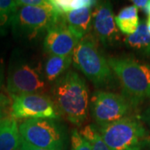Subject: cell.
Masks as SVG:
<instances>
[{
	"instance_id": "1",
	"label": "cell",
	"mask_w": 150,
	"mask_h": 150,
	"mask_svg": "<svg viewBox=\"0 0 150 150\" xmlns=\"http://www.w3.org/2000/svg\"><path fill=\"white\" fill-rule=\"evenodd\" d=\"M56 107L70 123L80 126L89 110V93L85 81L74 71H68L54 82L52 89Z\"/></svg>"
},
{
	"instance_id": "2",
	"label": "cell",
	"mask_w": 150,
	"mask_h": 150,
	"mask_svg": "<svg viewBox=\"0 0 150 150\" xmlns=\"http://www.w3.org/2000/svg\"><path fill=\"white\" fill-rule=\"evenodd\" d=\"M108 64L122 87L123 96L131 105L150 98V64L130 57H113Z\"/></svg>"
},
{
	"instance_id": "3",
	"label": "cell",
	"mask_w": 150,
	"mask_h": 150,
	"mask_svg": "<svg viewBox=\"0 0 150 150\" xmlns=\"http://www.w3.org/2000/svg\"><path fill=\"white\" fill-rule=\"evenodd\" d=\"M73 64L88 79L98 87L108 85L112 80V70L99 50L98 41L91 34L83 38L72 54Z\"/></svg>"
},
{
	"instance_id": "4",
	"label": "cell",
	"mask_w": 150,
	"mask_h": 150,
	"mask_svg": "<svg viewBox=\"0 0 150 150\" xmlns=\"http://www.w3.org/2000/svg\"><path fill=\"white\" fill-rule=\"evenodd\" d=\"M59 13L50 0L43 6H18L11 25L17 37L33 40L39 37L59 20Z\"/></svg>"
},
{
	"instance_id": "5",
	"label": "cell",
	"mask_w": 150,
	"mask_h": 150,
	"mask_svg": "<svg viewBox=\"0 0 150 150\" xmlns=\"http://www.w3.org/2000/svg\"><path fill=\"white\" fill-rule=\"evenodd\" d=\"M98 129L110 150H142L149 142L147 130L134 118L124 117Z\"/></svg>"
},
{
	"instance_id": "6",
	"label": "cell",
	"mask_w": 150,
	"mask_h": 150,
	"mask_svg": "<svg viewBox=\"0 0 150 150\" xmlns=\"http://www.w3.org/2000/svg\"><path fill=\"white\" fill-rule=\"evenodd\" d=\"M18 130L22 139L36 148L65 150L67 147L65 128L56 119H27L19 125Z\"/></svg>"
},
{
	"instance_id": "7",
	"label": "cell",
	"mask_w": 150,
	"mask_h": 150,
	"mask_svg": "<svg viewBox=\"0 0 150 150\" xmlns=\"http://www.w3.org/2000/svg\"><path fill=\"white\" fill-rule=\"evenodd\" d=\"M47 80L40 64L33 60L18 59L10 64L7 88L12 96L27 93H42Z\"/></svg>"
},
{
	"instance_id": "8",
	"label": "cell",
	"mask_w": 150,
	"mask_h": 150,
	"mask_svg": "<svg viewBox=\"0 0 150 150\" xmlns=\"http://www.w3.org/2000/svg\"><path fill=\"white\" fill-rule=\"evenodd\" d=\"M130 107L123 95L98 90L92 97L89 108L93 120L100 127L124 118Z\"/></svg>"
},
{
	"instance_id": "9",
	"label": "cell",
	"mask_w": 150,
	"mask_h": 150,
	"mask_svg": "<svg viewBox=\"0 0 150 150\" xmlns=\"http://www.w3.org/2000/svg\"><path fill=\"white\" fill-rule=\"evenodd\" d=\"M11 116L13 118L57 119L59 112L54 101L43 93H27L13 97Z\"/></svg>"
},
{
	"instance_id": "10",
	"label": "cell",
	"mask_w": 150,
	"mask_h": 150,
	"mask_svg": "<svg viewBox=\"0 0 150 150\" xmlns=\"http://www.w3.org/2000/svg\"><path fill=\"white\" fill-rule=\"evenodd\" d=\"M112 4L109 1L97 2L93 9V36L104 47H112L120 38Z\"/></svg>"
},
{
	"instance_id": "11",
	"label": "cell",
	"mask_w": 150,
	"mask_h": 150,
	"mask_svg": "<svg viewBox=\"0 0 150 150\" xmlns=\"http://www.w3.org/2000/svg\"><path fill=\"white\" fill-rule=\"evenodd\" d=\"M79 40L73 34L61 15L59 20L48 29L43 40V48L50 55L69 56L73 54Z\"/></svg>"
},
{
	"instance_id": "12",
	"label": "cell",
	"mask_w": 150,
	"mask_h": 150,
	"mask_svg": "<svg viewBox=\"0 0 150 150\" xmlns=\"http://www.w3.org/2000/svg\"><path fill=\"white\" fill-rule=\"evenodd\" d=\"M69 30L79 41L88 34L92 28L93 8L87 7L64 14Z\"/></svg>"
},
{
	"instance_id": "13",
	"label": "cell",
	"mask_w": 150,
	"mask_h": 150,
	"mask_svg": "<svg viewBox=\"0 0 150 150\" xmlns=\"http://www.w3.org/2000/svg\"><path fill=\"white\" fill-rule=\"evenodd\" d=\"M21 137L16 120L0 118V150H15L20 146Z\"/></svg>"
},
{
	"instance_id": "14",
	"label": "cell",
	"mask_w": 150,
	"mask_h": 150,
	"mask_svg": "<svg viewBox=\"0 0 150 150\" xmlns=\"http://www.w3.org/2000/svg\"><path fill=\"white\" fill-rule=\"evenodd\" d=\"M124 43L135 53L150 59V33L147 29L146 22L140 21L136 32L125 38Z\"/></svg>"
},
{
	"instance_id": "15",
	"label": "cell",
	"mask_w": 150,
	"mask_h": 150,
	"mask_svg": "<svg viewBox=\"0 0 150 150\" xmlns=\"http://www.w3.org/2000/svg\"><path fill=\"white\" fill-rule=\"evenodd\" d=\"M73 63V57L69 56H56L50 55L48 57L43 68V74L47 82H55L66 71Z\"/></svg>"
},
{
	"instance_id": "16",
	"label": "cell",
	"mask_w": 150,
	"mask_h": 150,
	"mask_svg": "<svg viewBox=\"0 0 150 150\" xmlns=\"http://www.w3.org/2000/svg\"><path fill=\"white\" fill-rule=\"evenodd\" d=\"M118 29L128 36L136 32L139 25V9L134 5L123 8L114 18Z\"/></svg>"
},
{
	"instance_id": "17",
	"label": "cell",
	"mask_w": 150,
	"mask_h": 150,
	"mask_svg": "<svg viewBox=\"0 0 150 150\" xmlns=\"http://www.w3.org/2000/svg\"><path fill=\"white\" fill-rule=\"evenodd\" d=\"M51 4L56 11L64 15L72 11L78 10L83 8H93L96 4L97 1L93 0H50Z\"/></svg>"
},
{
	"instance_id": "18",
	"label": "cell",
	"mask_w": 150,
	"mask_h": 150,
	"mask_svg": "<svg viewBox=\"0 0 150 150\" xmlns=\"http://www.w3.org/2000/svg\"><path fill=\"white\" fill-rule=\"evenodd\" d=\"M82 137L88 141L92 150H110L108 145L103 139L102 136L98 132V127L95 125H86L79 132Z\"/></svg>"
},
{
	"instance_id": "19",
	"label": "cell",
	"mask_w": 150,
	"mask_h": 150,
	"mask_svg": "<svg viewBox=\"0 0 150 150\" xmlns=\"http://www.w3.org/2000/svg\"><path fill=\"white\" fill-rule=\"evenodd\" d=\"M18 8L16 1L0 0V28L11 24Z\"/></svg>"
},
{
	"instance_id": "20",
	"label": "cell",
	"mask_w": 150,
	"mask_h": 150,
	"mask_svg": "<svg viewBox=\"0 0 150 150\" xmlns=\"http://www.w3.org/2000/svg\"><path fill=\"white\" fill-rule=\"evenodd\" d=\"M71 150H92L88 141L76 129L71 134Z\"/></svg>"
},
{
	"instance_id": "21",
	"label": "cell",
	"mask_w": 150,
	"mask_h": 150,
	"mask_svg": "<svg viewBox=\"0 0 150 150\" xmlns=\"http://www.w3.org/2000/svg\"><path fill=\"white\" fill-rule=\"evenodd\" d=\"M16 3L18 6H43L48 4L49 0H18Z\"/></svg>"
},
{
	"instance_id": "22",
	"label": "cell",
	"mask_w": 150,
	"mask_h": 150,
	"mask_svg": "<svg viewBox=\"0 0 150 150\" xmlns=\"http://www.w3.org/2000/svg\"><path fill=\"white\" fill-rule=\"evenodd\" d=\"M20 148L22 150H50V149H39L36 148L33 145L29 144L28 143L25 142L24 140L21 139V143H20Z\"/></svg>"
},
{
	"instance_id": "23",
	"label": "cell",
	"mask_w": 150,
	"mask_h": 150,
	"mask_svg": "<svg viewBox=\"0 0 150 150\" xmlns=\"http://www.w3.org/2000/svg\"><path fill=\"white\" fill-rule=\"evenodd\" d=\"M133 5L135 6L138 9H142L144 10V8H146V6L149 3V0H134L132 1Z\"/></svg>"
},
{
	"instance_id": "24",
	"label": "cell",
	"mask_w": 150,
	"mask_h": 150,
	"mask_svg": "<svg viewBox=\"0 0 150 150\" xmlns=\"http://www.w3.org/2000/svg\"><path fill=\"white\" fill-rule=\"evenodd\" d=\"M141 118H142V119L144 121L145 123L149 125V127L150 128V103L149 104V106L147 107V108L144 110V112H143Z\"/></svg>"
},
{
	"instance_id": "25",
	"label": "cell",
	"mask_w": 150,
	"mask_h": 150,
	"mask_svg": "<svg viewBox=\"0 0 150 150\" xmlns=\"http://www.w3.org/2000/svg\"><path fill=\"white\" fill-rule=\"evenodd\" d=\"M144 11L148 14V17H150V0H149V3H148V4H147Z\"/></svg>"
},
{
	"instance_id": "26",
	"label": "cell",
	"mask_w": 150,
	"mask_h": 150,
	"mask_svg": "<svg viewBox=\"0 0 150 150\" xmlns=\"http://www.w3.org/2000/svg\"><path fill=\"white\" fill-rule=\"evenodd\" d=\"M146 25H147V29H148V31L150 33V17L148 18V20L146 22Z\"/></svg>"
},
{
	"instance_id": "27",
	"label": "cell",
	"mask_w": 150,
	"mask_h": 150,
	"mask_svg": "<svg viewBox=\"0 0 150 150\" xmlns=\"http://www.w3.org/2000/svg\"><path fill=\"white\" fill-rule=\"evenodd\" d=\"M3 105H2V102H1V100H0V118H2V116H3Z\"/></svg>"
},
{
	"instance_id": "28",
	"label": "cell",
	"mask_w": 150,
	"mask_h": 150,
	"mask_svg": "<svg viewBox=\"0 0 150 150\" xmlns=\"http://www.w3.org/2000/svg\"><path fill=\"white\" fill-rule=\"evenodd\" d=\"M15 150H22V149H21V148H20V146H19V147H18V149H16Z\"/></svg>"
}]
</instances>
